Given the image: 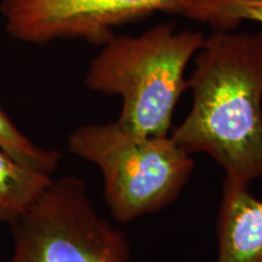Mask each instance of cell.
<instances>
[{"instance_id": "cell-1", "label": "cell", "mask_w": 262, "mask_h": 262, "mask_svg": "<svg viewBox=\"0 0 262 262\" xmlns=\"http://www.w3.org/2000/svg\"><path fill=\"white\" fill-rule=\"evenodd\" d=\"M191 111L170 136L224 170V186L262 179V31H215L194 56Z\"/></svg>"}, {"instance_id": "cell-2", "label": "cell", "mask_w": 262, "mask_h": 262, "mask_svg": "<svg viewBox=\"0 0 262 262\" xmlns=\"http://www.w3.org/2000/svg\"><path fill=\"white\" fill-rule=\"evenodd\" d=\"M204 41L201 32H176L173 24L155 26L139 37L114 35L90 62L85 85L122 97L117 120L127 129L169 135L176 104L189 88L186 68Z\"/></svg>"}, {"instance_id": "cell-3", "label": "cell", "mask_w": 262, "mask_h": 262, "mask_svg": "<svg viewBox=\"0 0 262 262\" xmlns=\"http://www.w3.org/2000/svg\"><path fill=\"white\" fill-rule=\"evenodd\" d=\"M74 156L101 171L113 217L130 222L155 214L178 199L194 169L192 155L171 136H147L118 120L86 124L68 137Z\"/></svg>"}, {"instance_id": "cell-4", "label": "cell", "mask_w": 262, "mask_h": 262, "mask_svg": "<svg viewBox=\"0 0 262 262\" xmlns=\"http://www.w3.org/2000/svg\"><path fill=\"white\" fill-rule=\"evenodd\" d=\"M12 226L9 262H130L125 232L97 214L79 178L52 180Z\"/></svg>"}, {"instance_id": "cell-5", "label": "cell", "mask_w": 262, "mask_h": 262, "mask_svg": "<svg viewBox=\"0 0 262 262\" xmlns=\"http://www.w3.org/2000/svg\"><path fill=\"white\" fill-rule=\"evenodd\" d=\"M168 0H3L6 31L29 44L83 39L103 45L118 26L145 18Z\"/></svg>"}, {"instance_id": "cell-6", "label": "cell", "mask_w": 262, "mask_h": 262, "mask_svg": "<svg viewBox=\"0 0 262 262\" xmlns=\"http://www.w3.org/2000/svg\"><path fill=\"white\" fill-rule=\"evenodd\" d=\"M216 229V262H262V201L249 188L222 185Z\"/></svg>"}, {"instance_id": "cell-7", "label": "cell", "mask_w": 262, "mask_h": 262, "mask_svg": "<svg viewBox=\"0 0 262 262\" xmlns=\"http://www.w3.org/2000/svg\"><path fill=\"white\" fill-rule=\"evenodd\" d=\"M52 180L50 173L31 168L0 148V224L21 220Z\"/></svg>"}, {"instance_id": "cell-8", "label": "cell", "mask_w": 262, "mask_h": 262, "mask_svg": "<svg viewBox=\"0 0 262 262\" xmlns=\"http://www.w3.org/2000/svg\"><path fill=\"white\" fill-rule=\"evenodd\" d=\"M160 11L209 25L214 31H237L243 21L262 25V0H168Z\"/></svg>"}, {"instance_id": "cell-9", "label": "cell", "mask_w": 262, "mask_h": 262, "mask_svg": "<svg viewBox=\"0 0 262 262\" xmlns=\"http://www.w3.org/2000/svg\"><path fill=\"white\" fill-rule=\"evenodd\" d=\"M0 148L18 162L54 175L60 165L62 155L56 149L38 146L26 136L11 118L0 108Z\"/></svg>"}]
</instances>
